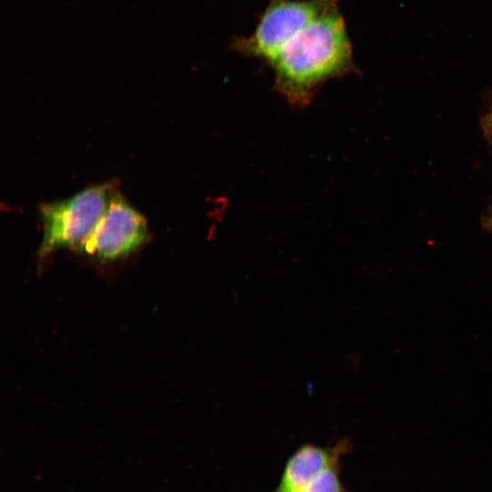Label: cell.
Masks as SVG:
<instances>
[{"label": "cell", "instance_id": "1", "mask_svg": "<svg viewBox=\"0 0 492 492\" xmlns=\"http://www.w3.org/2000/svg\"><path fill=\"white\" fill-rule=\"evenodd\" d=\"M273 87L292 106H308L329 80L358 72L340 5L312 21L269 64Z\"/></svg>", "mask_w": 492, "mask_h": 492}, {"label": "cell", "instance_id": "2", "mask_svg": "<svg viewBox=\"0 0 492 492\" xmlns=\"http://www.w3.org/2000/svg\"><path fill=\"white\" fill-rule=\"evenodd\" d=\"M115 189L101 183L39 208L42 239L37 256L45 259L61 249L79 251L104 213Z\"/></svg>", "mask_w": 492, "mask_h": 492}, {"label": "cell", "instance_id": "3", "mask_svg": "<svg viewBox=\"0 0 492 492\" xmlns=\"http://www.w3.org/2000/svg\"><path fill=\"white\" fill-rule=\"evenodd\" d=\"M339 3L340 0H270L253 32L248 36L234 37L231 49L269 66L290 39Z\"/></svg>", "mask_w": 492, "mask_h": 492}, {"label": "cell", "instance_id": "4", "mask_svg": "<svg viewBox=\"0 0 492 492\" xmlns=\"http://www.w3.org/2000/svg\"><path fill=\"white\" fill-rule=\"evenodd\" d=\"M145 217L117 191L78 252L100 261L123 259L148 240Z\"/></svg>", "mask_w": 492, "mask_h": 492}, {"label": "cell", "instance_id": "5", "mask_svg": "<svg viewBox=\"0 0 492 492\" xmlns=\"http://www.w3.org/2000/svg\"><path fill=\"white\" fill-rule=\"evenodd\" d=\"M352 443L342 438L333 446L304 444L287 461L280 483L274 492H294L322 472L340 465L341 457L350 452Z\"/></svg>", "mask_w": 492, "mask_h": 492}, {"label": "cell", "instance_id": "6", "mask_svg": "<svg viewBox=\"0 0 492 492\" xmlns=\"http://www.w3.org/2000/svg\"><path fill=\"white\" fill-rule=\"evenodd\" d=\"M339 473L340 465L329 467L294 492H349L342 484Z\"/></svg>", "mask_w": 492, "mask_h": 492}, {"label": "cell", "instance_id": "7", "mask_svg": "<svg viewBox=\"0 0 492 492\" xmlns=\"http://www.w3.org/2000/svg\"><path fill=\"white\" fill-rule=\"evenodd\" d=\"M484 134L492 147V108L487 111L482 120Z\"/></svg>", "mask_w": 492, "mask_h": 492}, {"label": "cell", "instance_id": "8", "mask_svg": "<svg viewBox=\"0 0 492 492\" xmlns=\"http://www.w3.org/2000/svg\"><path fill=\"white\" fill-rule=\"evenodd\" d=\"M489 221H490V226H492V216H491V218H490V220H489Z\"/></svg>", "mask_w": 492, "mask_h": 492}]
</instances>
